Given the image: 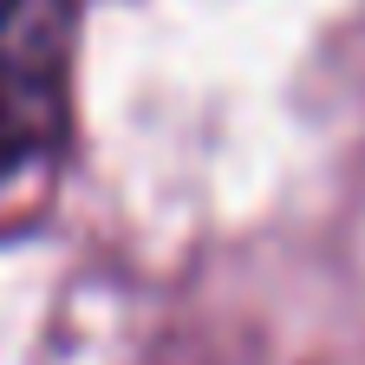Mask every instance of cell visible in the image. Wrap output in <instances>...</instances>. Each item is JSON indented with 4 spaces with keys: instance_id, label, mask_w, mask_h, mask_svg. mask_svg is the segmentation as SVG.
Wrapping results in <instances>:
<instances>
[{
    "instance_id": "cell-1",
    "label": "cell",
    "mask_w": 365,
    "mask_h": 365,
    "mask_svg": "<svg viewBox=\"0 0 365 365\" xmlns=\"http://www.w3.org/2000/svg\"><path fill=\"white\" fill-rule=\"evenodd\" d=\"M78 0H0V190L72 137Z\"/></svg>"
}]
</instances>
